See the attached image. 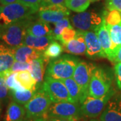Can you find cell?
<instances>
[{
    "label": "cell",
    "instance_id": "obj_28",
    "mask_svg": "<svg viewBox=\"0 0 121 121\" xmlns=\"http://www.w3.org/2000/svg\"><path fill=\"white\" fill-rule=\"evenodd\" d=\"M107 27L113 44L116 47L121 45V22L113 26L107 25Z\"/></svg>",
    "mask_w": 121,
    "mask_h": 121
},
{
    "label": "cell",
    "instance_id": "obj_26",
    "mask_svg": "<svg viewBox=\"0 0 121 121\" xmlns=\"http://www.w3.org/2000/svg\"><path fill=\"white\" fill-rule=\"evenodd\" d=\"M91 2V0H65V6L75 12L86 11Z\"/></svg>",
    "mask_w": 121,
    "mask_h": 121
},
{
    "label": "cell",
    "instance_id": "obj_30",
    "mask_svg": "<svg viewBox=\"0 0 121 121\" xmlns=\"http://www.w3.org/2000/svg\"><path fill=\"white\" fill-rule=\"evenodd\" d=\"M76 34H77V31L73 28V26L67 27L61 32V34L58 40H59L63 46L65 44L69 43L70 40L73 39L76 36Z\"/></svg>",
    "mask_w": 121,
    "mask_h": 121
},
{
    "label": "cell",
    "instance_id": "obj_6",
    "mask_svg": "<svg viewBox=\"0 0 121 121\" xmlns=\"http://www.w3.org/2000/svg\"><path fill=\"white\" fill-rule=\"evenodd\" d=\"M112 77L102 67H96L91 78L88 95L99 98L105 95L112 88Z\"/></svg>",
    "mask_w": 121,
    "mask_h": 121
},
{
    "label": "cell",
    "instance_id": "obj_43",
    "mask_svg": "<svg viewBox=\"0 0 121 121\" xmlns=\"http://www.w3.org/2000/svg\"><path fill=\"white\" fill-rule=\"evenodd\" d=\"M89 121H100L99 120H96L95 118H90V120Z\"/></svg>",
    "mask_w": 121,
    "mask_h": 121
},
{
    "label": "cell",
    "instance_id": "obj_2",
    "mask_svg": "<svg viewBox=\"0 0 121 121\" xmlns=\"http://www.w3.org/2000/svg\"><path fill=\"white\" fill-rule=\"evenodd\" d=\"M36 12L34 9L20 2L2 5L0 12V28L12 24L14 22L30 18Z\"/></svg>",
    "mask_w": 121,
    "mask_h": 121
},
{
    "label": "cell",
    "instance_id": "obj_15",
    "mask_svg": "<svg viewBox=\"0 0 121 121\" xmlns=\"http://www.w3.org/2000/svg\"><path fill=\"white\" fill-rule=\"evenodd\" d=\"M63 48L64 51L68 54L73 55H86L87 47L84 39V32L78 30L75 38L63 45Z\"/></svg>",
    "mask_w": 121,
    "mask_h": 121
},
{
    "label": "cell",
    "instance_id": "obj_8",
    "mask_svg": "<svg viewBox=\"0 0 121 121\" xmlns=\"http://www.w3.org/2000/svg\"><path fill=\"white\" fill-rule=\"evenodd\" d=\"M96 67L97 66L94 63H87L86 61H80L78 63L75 69L73 78L79 85L82 91V98L79 103L80 104L88 95L89 86L91 75Z\"/></svg>",
    "mask_w": 121,
    "mask_h": 121
},
{
    "label": "cell",
    "instance_id": "obj_31",
    "mask_svg": "<svg viewBox=\"0 0 121 121\" xmlns=\"http://www.w3.org/2000/svg\"><path fill=\"white\" fill-rule=\"evenodd\" d=\"M69 26H71V25L70 24V21L68 17H66L59 22L55 23L54 30H52V36H54L55 40H58L63 30Z\"/></svg>",
    "mask_w": 121,
    "mask_h": 121
},
{
    "label": "cell",
    "instance_id": "obj_38",
    "mask_svg": "<svg viewBox=\"0 0 121 121\" xmlns=\"http://www.w3.org/2000/svg\"><path fill=\"white\" fill-rule=\"evenodd\" d=\"M112 63L113 64H117L118 63H121V45L118 46L115 52Z\"/></svg>",
    "mask_w": 121,
    "mask_h": 121
},
{
    "label": "cell",
    "instance_id": "obj_13",
    "mask_svg": "<svg viewBox=\"0 0 121 121\" xmlns=\"http://www.w3.org/2000/svg\"><path fill=\"white\" fill-rule=\"evenodd\" d=\"M100 121H121V94L116 92L99 116Z\"/></svg>",
    "mask_w": 121,
    "mask_h": 121
},
{
    "label": "cell",
    "instance_id": "obj_37",
    "mask_svg": "<svg viewBox=\"0 0 121 121\" xmlns=\"http://www.w3.org/2000/svg\"><path fill=\"white\" fill-rule=\"evenodd\" d=\"M47 5H65V0H43L40 7Z\"/></svg>",
    "mask_w": 121,
    "mask_h": 121
},
{
    "label": "cell",
    "instance_id": "obj_33",
    "mask_svg": "<svg viewBox=\"0 0 121 121\" xmlns=\"http://www.w3.org/2000/svg\"><path fill=\"white\" fill-rule=\"evenodd\" d=\"M30 65L28 63H22L20 61L15 60L13 65L12 66L10 71L11 72H17L24 70H30Z\"/></svg>",
    "mask_w": 121,
    "mask_h": 121
},
{
    "label": "cell",
    "instance_id": "obj_19",
    "mask_svg": "<svg viewBox=\"0 0 121 121\" xmlns=\"http://www.w3.org/2000/svg\"><path fill=\"white\" fill-rule=\"evenodd\" d=\"M14 62L13 48L0 44V73L9 71Z\"/></svg>",
    "mask_w": 121,
    "mask_h": 121
},
{
    "label": "cell",
    "instance_id": "obj_39",
    "mask_svg": "<svg viewBox=\"0 0 121 121\" xmlns=\"http://www.w3.org/2000/svg\"><path fill=\"white\" fill-rule=\"evenodd\" d=\"M23 121H47V118L44 117H39V118H24Z\"/></svg>",
    "mask_w": 121,
    "mask_h": 121
},
{
    "label": "cell",
    "instance_id": "obj_17",
    "mask_svg": "<svg viewBox=\"0 0 121 121\" xmlns=\"http://www.w3.org/2000/svg\"><path fill=\"white\" fill-rule=\"evenodd\" d=\"M13 51L15 60L28 63L40 57L43 52L24 44L13 48Z\"/></svg>",
    "mask_w": 121,
    "mask_h": 121
},
{
    "label": "cell",
    "instance_id": "obj_35",
    "mask_svg": "<svg viewBox=\"0 0 121 121\" xmlns=\"http://www.w3.org/2000/svg\"><path fill=\"white\" fill-rule=\"evenodd\" d=\"M105 5L106 10L116 9L121 12V0H106Z\"/></svg>",
    "mask_w": 121,
    "mask_h": 121
},
{
    "label": "cell",
    "instance_id": "obj_32",
    "mask_svg": "<svg viewBox=\"0 0 121 121\" xmlns=\"http://www.w3.org/2000/svg\"><path fill=\"white\" fill-rule=\"evenodd\" d=\"M15 73L12 72L8 75L5 78V83L9 90H26L23 87L17 82L15 78Z\"/></svg>",
    "mask_w": 121,
    "mask_h": 121
},
{
    "label": "cell",
    "instance_id": "obj_5",
    "mask_svg": "<svg viewBox=\"0 0 121 121\" xmlns=\"http://www.w3.org/2000/svg\"><path fill=\"white\" fill-rule=\"evenodd\" d=\"M52 101L43 89V87L36 90L34 96L24 105L26 118L45 117Z\"/></svg>",
    "mask_w": 121,
    "mask_h": 121
},
{
    "label": "cell",
    "instance_id": "obj_25",
    "mask_svg": "<svg viewBox=\"0 0 121 121\" xmlns=\"http://www.w3.org/2000/svg\"><path fill=\"white\" fill-rule=\"evenodd\" d=\"M36 90H9V95L13 101L22 105L27 104L34 96Z\"/></svg>",
    "mask_w": 121,
    "mask_h": 121
},
{
    "label": "cell",
    "instance_id": "obj_3",
    "mask_svg": "<svg viewBox=\"0 0 121 121\" xmlns=\"http://www.w3.org/2000/svg\"><path fill=\"white\" fill-rule=\"evenodd\" d=\"M32 18H27L4 28H0V39L9 47L15 48L22 45L27 34V27Z\"/></svg>",
    "mask_w": 121,
    "mask_h": 121
},
{
    "label": "cell",
    "instance_id": "obj_12",
    "mask_svg": "<svg viewBox=\"0 0 121 121\" xmlns=\"http://www.w3.org/2000/svg\"><path fill=\"white\" fill-rule=\"evenodd\" d=\"M95 32L98 35V39L100 41L101 46L105 55V57L107 58L110 62H112L117 47L118 46L116 47L113 44L104 17L102 19V24L96 28Z\"/></svg>",
    "mask_w": 121,
    "mask_h": 121
},
{
    "label": "cell",
    "instance_id": "obj_41",
    "mask_svg": "<svg viewBox=\"0 0 121 121\" xmlns=\"http://www.w3.org/2000/svg\"><path fill=\"white\" fill-rule=\"evenodd\" d=\"M1 4L3 5H8L9 4H12V3H15L18 1V0H0Z\"/></svg>",
    "mask_w": 121,
    "mask_h": 121
},
{
    "label": "cell",
    "instance_id": "obj_18",
    "mask_svg": "<svg viewBox=\"0 0 121 121\" xmlns=\"http://www.w3.org/2000/svg\"><path fill=\"white\" fill-rule=\"evenodd\" d=\"M53 40H55V38L52 35L45 36H35L27 33L24 40L23 44L34 48L39 51L43 52L48 45Z\"/></svg>",
    "mask_w": 121,
    "mask_h": 121
},
{
    "label": "cell",
    "instance_id": "obj_24",
    "mask_svg": "<svg viewBox=\"0 0 121 121\" xmlns=\"http://www.w3.org/2000/svg\"><path fill=\"white\" fill-rule=\"evenodd\" d=\"M64 51L63 46L55 40L52 41L43 52V56L48 60H52L61 56Z\"/></svg>",
    "mask_w": 121,
    "mask_h": 121
},
{
    "label": "cell",
    "instance_id": "obj_11",
    "mask_svg": "<svg viewBox=\"0 0 121 121\" xmlns=\"http://www.w3.org/2000/svg\"><path fill=\"white\" fill-rule=\"evenodd\" d=\"M39 19L48 23L55 24L69 17L70 12L65 5H47L40 7L39 9Z\"/></svg>",
    "mask_w": 121,
    "mask_h": 121
},
{
    "label": "cell",
    "instance_id": "obj_45",
    "mask_svg": "<svg viewBox=\"0 0 121 121\" xmlns=\"http://www.w3.org/2000/svg\"><path fill=\"white\" fill-rule=\"evenodd\" d=\"M99 1V0H91V2H95V1Z\"/></svg>",
    "mask_w": 121,
    "mask_h": 121
},
{
    "label": "cell",
    "instance_id": "obj_7",
    "mask_svg": "<svg viewBox=\"0 0 121 121\" xmlns=\"http://www.w3.org/2000/svg\"><path fill=\"white\" fill-rule=\"evenodd\" d=\"M117 91L111 88L108 93L102 98H96L90 95H87L81 105V111L83 117L86 118H96L99 117L103 112L108 101Z\"/></svg>",
    "mask_w": 121,
    "mask_h": 121
},
{
    "label": "cell",
    "instance_id": "obj_16",
    "mask_svg": "<svg viewBox=\"0 0 121 121\" xmlns=\"http://www.w3.org/2000/svg\"><path fill=\"white\" fill-rule=\"evenodd\" d=\"M50 60L46 59L43 55L30 63V73L36 82V90L43 86L44 75L46 67H47Z\"/></svg>",
    "mask_w": 121,
    "mask_h": 121
},
{
    "label": "cell",
    "instance_id": "obj_44",
    "mask_svg": "<svg viewBox=\"0 0 121 121\" xmlns=\"http://www.w3.org/2000/svg\"><path fill=\"white\" fill-rule=\"evenodd\" d=\"M2 5H3L1 4V1H0V12H1V7H2Z\"/></svg>",
    "mask_w": 121,
    "mask_h": 121
},
{
    "label": "cell",
    "instance_id": "obj_10",
    "mask_svg": "<svg viewBox=\"0 0 121 121\" xmlns=\"http://www.w3.org/2000/svg\"><path fill=\"white\" fill-rule=\"evenodd\" d=\"M103 17L93 11L76 13L71 17L72 26L79 31H95L102 24Z\"/></svg>",
    "mask_w": 121,
    "mask_h": 121
},
{
    "label": "cell",
    "instance_id": "obj_9",
    "mask_svg": "<svg viewBox=\"0 0 121 121\" xmlns=\"http://www.w3.org/2000/svg\"><path fill=\"white\" fill-rule=\"evenodd\" d=\"M43 87L52 102H71L69 91L61 80L45 75Z\"/></svg>",
    "mask_w": 121,
    "mask_h": 121
},
{
    "label": "cell",
    "instance_id": "obj_14",
    "mask_svg": "<svg viewBox=\"0 0 121 121\" xmlns=\"http://www.w3.org/2000/svg\"><path fill=\"white\" fill-rule=\"evenodd\" d=\"M84 39L86 44V56L90 59L106 58L98 36L95 31L84 32Z\"/></svg>",
    "mask_w": 121,
    "mask_h": 121
},
{
    "label": "cell",
    "instance_id": "obj_34",
    "mask_svg": "<svg viewBox=\"0 0 121 121\" xmlns=\"http://www.w3.org/2000/svg\"><path fill=\"white\" fill-rule=\"evenodd\" d=\"M18 2L34 9L36 12H38L42 4L43 0H18Z\"/></svg>",
    "mask_w": 121,
    "mask_h": 121
},
{
    "label": "cell",
    "instance_id": "obj_27",
    "mask_svg": "<svg viewBox=\"0 0 121 121\" xmlns=\"http://www.w3.org/2000/svg\"><path fill=\"white\" fill-rule=\"evenodd\" d=\"M103 17L107 25L113 26L121 22V12L113 9L110 11H105L103 13Z\"/></svg>",
    "mask_w": 121,
    "mask_h": 121
},
{
    "label": "cell",
    "instance_id": "obj_20",
    "mask_svg": "<svg viewBox=\"0 0 121 121\" xmlns=\"http://www.w3.org/2000/svg\"><path fill=\"white\" fill-rule=\"evenodd\" d=\"M26 117V110L15 101H11L7 107L4 121H23Z\"/></svg>",
    "mask_w": 121,
    "mask_h": 121
},
{
    "label": "cell",
    "instance_id": "obj_23",
    "mask_svg": "<svg viewBox=\"0 0 121 121\" xmlns=\"http://www.w3.org/2000/svg\"><path fill=\"white\" fill-rule=\"evenodd\" d=\"M65 85L67 90L69 91V95L71 99V102L80 103L82 98L81 89L73 78H69L61 80Z\"/></svg>",
    "mask_w": 121,
    "mask_h": 121
},
{
    "label": "cell",
    "instance_id": "obj_29",
    "mask_svg": "<svg viewBox=\"0 0 121 121\" xmlns=\"http://www.w3.org/2000/svg\"><path fill=\"white\" fill-rule=\"evenodd\" d=\"M10 71L5 72L4 73H0V101L1 102H5L8 99L9 95V90L5 83L6 76L11 73Z\"/></svg>",
    "mask_w": 121,
    "mask_h": 121
},
{
    "label": "cell",
    "instance_id": "obj_22",
    "mask_svg": "<svg viewBox=\"0 0 121 121\" xmlns=\"http://www.w3.org/2000/svg\"><path fill=\"white\" fill-rule=\"evenodd\" d=\"M15 78L24 89L36 90V82L29 70L20 71L15 73Z\"/></svg>",
    "mask_w": 121,
    "mask_h": 121
},
{
    "label": "cell",
    "instance_id": "obj_36",
    "mask_svg": "<svg viewBox=\"0 0 121 121\" xmlns=\"http://www.w3.org/2000/svg\"><path fill=\"white\" fill-rule=\"evenodd\" d=\"M114 74L118 87L121 90V63L114 65Z\"/></svg>",
    "mask_w": 121,
    "mask_h": 121
},
{
    "label": "cell",
    "instance_id": "obj_1",
    "mask_svg": "<svg viewBox=\"0 0 121 121\" xmlns=\"http://www.w3.org/2000/svg\"><path fill=\"white\" fill-rule=\"evenodd\" d=\"M78 63L79 59L75 56H60L49 62L45 75L59 80L72 78Z\"/></svg>",
    "mask_w": 121,
    "mask_h": 121
},
{
    "label": "cell",
    "instance_id": "obj_4",
    "mask_svg": "<svg viewBox=\"0 0 121 121\" xmlns=\"http://www.w3.org/2000/svg\"><path fill=\"white\" fill-rule=\"evenodd\" d=\"M44 118H59L73 121H82L84 118L79 103L71 102H52Z\"/></svg>",
    "mask_w": 121,
    "mask_h": 121
},
{
    "label": "cell",
    "instance_id": "obj_42",
    "mask_svg": "<svg viewBox=\"0 0 121 121\" xmlns=\"http://www.w3.org/2000/svg\"><path fill=\"white\" fill-rule=\"evenodd\" d=\"M1 110H2V107H1V102L0 101V117H1Z\"/></svg>",
    "mask_w": 121,
    "mask_h": 121
},
{
    "label": "cell",
    "instance_id": "obj_21",
    "mask_svg": "<svg viewBox=\"0 0 121 121\" xmlns=\"http://www.w3.org/2000/svg\"><path fill=\"white\" fill-rule=\"evenodd\" d=\"M27 33L35 36H45L52 35V30L47 22L40 20H31L27 27Z\"/></svg>",
    "mask_w": 121,
    "mask_h": 121
},
{
    "label": "cell",
    "instance_id": "obj_40",
    "mask_svg": "<svg viewBox=\"0 0 121 121\" xmlns=\"http://www.w3.org/2000/svg\"><path fill=\"white\" fill-rule=\"evenodd\" d=\"M47 121H73L68 120V119H64V118H47ZM82 121H86L85 120Z\"/></svg>",
    "mask_w": 121,
    "mask_h": 121
}]
</instances>
